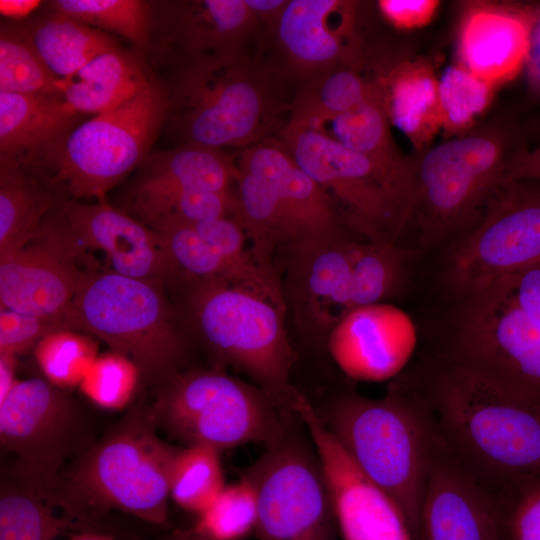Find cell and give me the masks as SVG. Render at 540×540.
<instances>
[{"mask_svg": "<svg viewBox=\"0 0 540 540\" xmlns=\"http://www.w3.org/2000/svg\"><path fill=\"white\" fill-rule=\"evenodd\" d=\"M408 386L443 448L493 496L540 480L539 403L452 358Z\"/></svg>", "mask_w": 540, "mask_h": 540, "instance_id": "6da1fadb", "label": "cell"}, {"mask_svg": "<svg viewBox=\"0 0 540 540\" xmlns=\"http://www.w3.org/2000/svg\"><path fill=\"white\" fill-rule=\"evenodd\" d=\"M179 449L159 436L149 407H136L62 472L57 506L78 526L112 509L164 524Z\"/></svg>", "mask_w": 540, "mask_h": 540, "instance_id": "7a4b0ae2", "label": "cell"}, {"mask_svg": "<svg viewBox=\"0 0 540 540\" xmlns=\"http://www.w3.org/2000/svg\"><path fill=\"white\" fill-rule=\"evenodd\" d=\"M321 418L359 468L396 502L415 540L434 433L409 386H397L380 399L343 395Z\"/></svg>", "mask_w": 540, "mask_h": 540, "instance_id": "3957f363", "label": "cell"}, {"mask_svg": "<svg viewBox=\"0 0 540 540\" xmlns=\"http://www.w3.org/2000/svg\"><path fill=\"white\" fill-rule=\"evenodd\" d=\"M166 123L181 145L248 147L272 128L280 101L243 50L188 57L171 92Z\"/></svg>", "mask_w": 540, "mask_h": 540, "instance_id": "277c9868", "label": "cell"}, {"mask_svg": "<svg viewBox=\"0 0 540 540\" xmlns=\"http://www.w3.org/2000/svg\"><path fill=\"white\" fill-rule=\"evenodd\" d=\"M192 282L191 322L217 367L243 372L294 413L302 394L290 383L296 355L285 327L284 302L243 284Z\"/></svg>", "mask_w": 540, "mask_h": 540, "instance_id": "5b68a950", "label": "cell"}, {"mask_svg": "<svg viewBox=\"0 0 540 540\" xmlns=\"http://www.w3.org/2000/svg\"><path fill=\"white\" fill-rule=\"evenodd\" d=\"M149 407L158 430L188 446L219 452L278 442L298 418L255 384L219 367L179 371L155 388Z\"/></svg>", "mask_w": 540, "mask_h": 540, "instance_id": "8992f818", "label": "cell"}, {"mask_svg": "<svg viewBox=\"0 0 540 540\" xmlns=\"http://www.w3.org/2000/svg\"><path fill=\"white\" fill-rule=\"evenodd\" d=\"M520 146L506 128L490 124L408 157V225L431 241L473 227L494 190L509 178Z\"/></svg>", "mask_w": 540, "mask_h": 540, "instance_id": "52a82bcc", "label": "cell"}, {"mask_svg": "<svg viewBox=\"0 0 540 540\" xmlns=\"http://www.w3.org/2000/svg\"><path fill=\"white\" fill-rule=\"evenodd\" d=\"M161 285L114 271L85 273L69 316L70 329L102 339L155 388L181 371L186 353Z\"/></svg>", "mask_w": 540, "mask_h": 540, "instance_id": "ba28073f", "label": "cell"}, {"mask_svg": "<svg viewBox=\"0 0 540 540\" xmlns=\"http://www.w3.org/2000/svg\"><path fill=\"white\" fill-rule=\"evenodd\" d=\"M168 108L167 91L149 80L123 105L79 124L46 162L55 183L75 198L105 200L146 159Z\"/></svg>", "mask_w": 540, "mask_h": 540, "instance_id": "9c48e42d", "label": "cell"}, {"mask_svg": "<svg viewBox=\"0 0 540 540\" xmlns=\"http://www.w3.org/2000/svg\"><path fill=\"white\" fill-rule=\"evenodd\" d=\"M280 136L296 163L342 205L355 229L369 241L396 245L408 224L410 181L393 177L321 131L286 124Z\"/></svg>", "mask_w": 540, "mask_h": 540, "instance_id": "30bf717a", "label": "cell"}, {"mask_svg": "<svg viewBox=\"0 0 540 540\" xmlns=\"http://www.w3.org/2000/svg\"><path fill=\"white\" fill-rule=\"evenodd\" d=\"M540 262V181L508 178L450 251L447 280L466 297Z\"/></svg>", "mask_w": 540, "mask_h": 540, "instance_id": "8fae6325", "label": "cell"}, {"mask_svg": "<svg viewBox=\"0 0 540 540\" xmlns=\"http://www.w3.org/2000/svg\"><path fill=\"white\" fill-rule=\"evenodd\" d=\"M295 431L292 425L242 476L257 496V537L333 540L336 523L318 456Z\"/></svg>", "mask_w": 540, "mask_h": 540, "instance_id": "7c38bea8", "label": "cell"}, {"mask_svg": "<svg viewBox=\"0 0 540 540\" xmlns=\"http://www.w3.org/2000/svg\"><path fill=\"white\" fill-rule=\"evenodd\" d=\"M0 443L15 455L12 463L55 500L65 461L93 444L73 397L38 377L17 381L0 402Z\"/></svg>", "mask_w": 540, "mask_h": 540, "instance_id": "4fadbf2b", "label": "cell"}, {"mask_svg": "<svg viewBox=\"0 0 540 540\" xmlns=\"http://www.w3.org/2000/svg\"><path fill=\"white\" fill-rule=\"evenodd\" d=\"M84 251L62 211L45 219L29 243L0 258L1 308L62 320L70 329L73 300L85 275L76 261Z\"/></svg>", "mask_w": 540, "mask_h": 540, "instance_id": "5bb4252c", "label": "cell"}, {"mask_svg": "<svg viewBox=\"0 0 540 540\" xmlns=\"http://www.w3.org/2000/svg\"><path fill=\"white\" fill-rule=\"evenodd\" d=\"M295 412L319 459L341 540H413L396 502L354 462L303 395Z\"/></svg>", "mask_w": 540, "mask_h": 540, "instance_id": "9a60e30c", "label": "cell"}, {"mask_svg": "<svg viewBox=\"0 0 540 540\" xmlns=\"http://www.w3.org/2000/svg\"><path fill=\"white\" fill-rule=\"evenodd\" d=\"M416 346L413 321L388 302L349 311L327 335L333 361L348 378L360 382L394 378L407 366Z\"/></svg>", "mask_w": 540, "mask_h": 540, "instance_id": "2e32d148", "label": "cell"}, {"mask_svg": "<svg viewBox=\"0 0 540 540\" xmlns=\"http://www.w3.org/2000/svg\"><path fill=\"white\" fill-rule=\"evenodd\" d=\"M415 540H500L495 497L435 435Z\"/></svg>", "mask_w": 540, "mask_h": 540, "instance_id": "e0dca14e", "label": "cell"}, {"mask_svg": "<svg viewBox=\"0 0 540 540\" xmlns=\"http://www.w3.org/2000/svg\"><path fill=\"white\" fill-rule=\"evenodd\" d=\"M62 213L81 246L103 251L115 273L162 284L179 276L158 235L105 200L72 202Z\"/></svg>", "mask_w": 540, "mask_h": 540, "instance_id": "ac0fdd59", "label": "cell"}, {"mask_svg": "<svg viewBox=\"0 0 540 540\" xmlns=\"http://www.w3.org/2000/svg\"><path fill=\"white\" fill-rule=\"evenodd\" d=\"M535 4H473L458 37L459 64L497 86L525 68Z\"/></svg>", "mask_w": 540, "mask_h": 540, "instance_id": "d6986e66", "label": "cell"}, {"mask_svg": "<svg viewBox=\"0 0 540 540\" xmlns=\"http://www.w3.org/2000/svg\"><path fill=\"white\" fill-rule=\"evenodd\" d=\"M354 8L340 0L288 1L275 26L290 65L308 74L345 64L355 51Z\"/></svg>", "mask_w": 540, "mask_h": 540, "instance_id": "ffe728a7", "label": "cell"}, {"mask_svg": "<svg viewBox=\"0 0 540 540\" xmlns=\"http://www.w3.org/2000/svg\"><path fill=\"white\" fill-rule=\"evenodd\" d=\"M359 242L338 235L291 245L292 278L301 316L326 335L351 308Z\"/></svg>", "mask_w": 540, "mask_h": 540, "instance_id": "44dd1931", "label": "cell"}, {"mask_svg": "<svg viewBox=\"0 0 540 540\" xmlns=\"http://www.w3.org/2000/svg\"><path fill=\"white\" fill-rule=\"evenodd\" d=\"M81 115L62 97L0 91V163L46 164Z\"/></svg>", "mask_w": 540, "mask_h": 540, "instance_id": "7402d4cb", "label": "cell"}, {"mask_svg": "<svg viewBox=\"0 0 540 540\" xmlns=\"http://www.w3.org/2000/svg\"><path fill=\"white\" fill-rule=\"evenodd\" d=\"M237 168L269 184L311 239L338 235L332 200L296 163L280 141L262 140L245 147Z\"/></svg>", "mask_w": 540, "mask_h": 540, "instance_id": "603a6c76", "label": "cell"}, {"mask_svg": "<svg viewBox=\"0 0 540 540\" xmlns=\"http://www.w3.org/2000/svg\"><path fill=\"white\" fill-rule=\"evenodd\" d=\"M390 124L411 141L417 152L430 147L442 130L439 79L423 59H405L375 81Z\"/></svg>", "mask_w": 540, "mask_h": 540, "instance_id": "cb8c5ba5", "label": "cell"}, {"mask_svg": "<svg viewBox=\"0 0 540 540\" xmlns=\"http://www.w3.org/2000/svg\"><path fill=\"white\" fill-rule=\"evenodd\" d=\"M148 81L139 61L115 48L60 79L58 88L77 112L101 114L129 101Z\"/></svg>", "mask_w": 540, "mask_h": 540, "instance_id": "d4e9b609", "label": "cell"}, {"mask_svg": "<svg viewBox=\"0 0 540 540\" xmlns=\"http://www.w3.org/2000/svg\"><path fill=\"white\" fill-rule=\"evenodd\" d=\"M143 162L135 193L228 191L238 175L237 165L222 150L197 145H180L146 157Z\"/></svg>", "mask_w": 540, "mask_h": 540, "instance_id": "484cf974", "label": "cell"}, {"mask_svg": "<svg viewBox=\"0 0 540 540\" xmlns=\"http://www.w3.org/2000/svg\"><path fill=\"white\" fill-rule=\"evenodd\" d=\"M57 509L55 498L13 463L2 468L0 540H55L79 527Z\"/></svg>", "mask_w": 540, "mask_h": 540, "instance_id": "4316f807", "label": "cell"}, {"mask_svg": "<svg viewBox=\"0 0 540 540\" xmlns=\"http://www.w3.org/2000/svg\"><path fill=\"white\" fill-rule=\"evenodd\" d=\"M180 7L175 30L187 57L243 50L255 20L245 0L191 1Z\"/></svg>", "mask_w": 540, "mask_h": 540, "instance_id": "83f0119b", "label": "cell"}, {"mask_svg": "<svg viewBox=\"0 0 540 540\" xmlns=\"http://www.w3.org/2000/svg\"><path fill=\"white\" fill-rule=\"evenodd\" d=\"M22 30L59 79L71 76L98 55L118 48L104 31L55 12Z\"/></svg>", "mask_w": 540, "mask_h": 540, "instance_id": "f1b7e54d", "label": "cell"}, {"mask_svg": "<svg viewBox=\"0 0 540 540\" xmlns=\"http://www.w3.org/2000/svg\"><path fill=\"white\" fill-rule=\"evenodd\" d=\"M325 123H330L331 131L326 135L369 158L393 177L410 181L408 157L401 155L391 137L390 122L376 82L363 102Z\"/></svg>", "mask_w": 540, "mask_h": 540, "instance_id": "f546056e", "label": "cell"}, {"mask_svg": "<svg viewBox=\"0 0 540 540\" xmlns=\"http://www.w3.org/2000/svg\"><path fill=\"white\" fill-rule=\"evenodd\" d=\"M52 207V197L28 169L0 163V258L29 243Z\"/></svg>", "mask_w": 540, "mask_h": 540, "instance_id": "4dcf8cb0", "label": "cell"}, {"mask_svg": "<svg viewBox=\"0 0 540 540\" xmlns=\"http://www.w3.org/2000/svg\"><path fill=\"white\" fill-rule=\"evenodd\" d=\"M373 82L351 68H332L319 73L293 100L287 124L310 128L328 122L363 102Z\"/></svg>", "mask_w": 540, "mask_h": 540, "instance_id": "1f68e13d", "label": "cell"}, {"mask_svg": "<svg viewBox=\"0 0 540 540\" xmlns=\"http://www.w3.org/2000/svg\"><path fill=\"white\" fill-rule=\"evenodd\" d=\"M147 226L158 235L180 276L192 281L221 280L247 286L240 274L198 234L192 224L165 218Z\"/></svg>", "mask_w": 540, "mask_h": 540, "instance_id": "d6a6232c", "label": "cell"}, {"mask_svg": "<svg viewBox=\"0 0 540 540\" xmlns=\"http://www.w3.org/2000/svg\"><path fill=\"white\" fill-rule=\"evenodd\" d=\"M220 452L205 446L180 448L170 475V498L182 509L201 514L225 487Z\"/></svg>", "mask_w": 540, "mask_h": 540, "instance_id": "836d02e7", "label": "cell"}, {"mask_svg": "<svg viewBox=\"0 0 540 540\" xmlns=\"http://www.w3.org/2000/svg\"><path fill=\"white\" fill-rule=\"evenodd\" d=\"M59 80L22 29L1 28L0 91L62 97Z\"/></svg>", "mask_w": 540, "mask_h": 540, "instance_id": "e575fe53", "label": "cell"}, {"mask_svg": "<svg viewBox=\"0 0 540 540\" xmlns=\"http://www.w3.org/2000/svg\"><path fill=\"white\" fill-rule=\"evenodd\" d=\"M235 199L228 191L174 190L134 193L133 208L145 225L160 219L175 218L190 224L234 212Z\"/></svg>", "mask_w": 540, "mask_h": 540, "instance_id": "d590c367", "label": "cell"}, {"mask_svg": "<svg viewBox=\"0 0 540 540\" xmlns=\"http://www.w3.org/2000/svg\"><path fill=\"white\" fill-rule=\"evenodd\" d=\"M55 13L70 17L98 30L119 34L136 45L149 37V5L138 0H56Z\"/></svg>", "mask_w": 540, "mask_h": 540, "instance_id": "8d00e7d4", "label": "cell"}, {"mask_svg": "<svg viewBox=\"0 0 540 540\" xmlns=\"http://www.w3.org/2000/svg\"><path fill=\"white\" fill-rule=\"evenodd\" d=\"M407 252L397 245L360 243L353 270L352 310L385 302L398 289Z\"/></svg>", "mask_w": 540, "mask_h": 540, "instance_id": "74e56055", "label": "cell"}, {"mask_svg": "<svg viewBox=\"0 0 540 540\" xmlns=\"http://www.w3.org/2000/svg\"><path fill=\"white\" fill-rule=\"evenodd\" d=\"M495 86L476 77L459 63L439 80L442 130L448 137L464 135L492 100Z\"/></svg>", "mask_w": 540, "mask_h": 540, "instance_id": "f35d334b", "label": "cell"}, {"mask_svg": "<svg viewBox=\"0 0 540 540\" xmlns=\"http://www.w3.org/2000/svg\"><path fill=\"white\" fill-rule=\"evenodd\" d=\"M257 496L244 477L222 489L214 501L198 515L193 530L209 540H240L256 529Z\"/></svg>", "mask_w": 540, "mask_h": 540, "instance_id": "ab89813d", "label": "cell"}, {"mask_svg": "<svg viewBox=\"0 0 540 540\" xmlns=\"http://www.w3.org/2000/svg\"><path fill=\"white\" fill-rule=\"evenodd\" d=\"M56 332L41 340L35 350L36 359L47 380L66 388L77 384L93 364L94 349L85 340Z\"/></svg>", "mask_w": 540, "mask_h": 540, "instance_id": "60d3db41", "label": "cell"}, {"mask_svg": "<svg viewBox=\"0 0 540 540\" xmlns=\"http://www.w3.org/2000/svg\"><path fill=\"white\" fill-rule=\"evenodd\" d=\"M494 497L500 540H540V480L514 484Z\"/></svg>", "mask_w": 540, "mask_h": 540, "instance_id": "b9f144b4", "label": "cell"}, {"mask_svg": "<svg viewBox=\"0 0 540 540\" xmlns=\"http://www.w3.org/2000/svg\"><path fill=\"white\" fill-rule=\"evenodd\" d=\"M139 377L131 361L112 353L93 362L82 380V390L98 406L119 410L129 403Z\"/></svg>", "mask_w": 540, "mask_h": 540, "instance_id": "7bdbcfd3", "label": "cell"}, {"mask_svg": "<svg viewBox=\"0 0 540 540\" xmlns=\"http://www.w3.org/2000/svg\"><path fill=\"white\" fill-rule=\"evenodd\" d=\"M474 294L512 312L540 333V262L505 276Z\"/></svg>", "mask_w": 540, "mask_h": 540, "instance_id": "ee69618b", "label": "cell"}, {"mask_svg": "<svg viewBox=\"0 0 540 540\" xmlns=\"http://www.w3.org/2000/svg\"><path fill=\"white\" fill-rule=\"evenodd\" d=\"M68 329L58 319L43 318L10 309L0 311V354L16 356L50 334Z\"/></svg>", "mask_w": 540, "mask_h": 540, "instance_id": "f6af8a7d", "label": "cell"}, {"mask_svg": "<svg viewBox=\"0 0 540 540\" xmlns=\"http://www.w3.org/2000/svg\"><path fill=\"white\" fill-rule=\"evenodd\" d=\"M439 6L437 0H382L383 16L400 29H414L428 24Z\"/></svg>", "mask_w": 540, "mask_h": 540, "instance_id": "bcb514c9", "label": "cell"}, {"mask_svg": "<svg viewBox=\"0 0 540 540\" xmlns=\"http://www.w3.org/2000/svg\"><path fill=\"white\" fill-rule=\"evenodd\" d=\"M525 69L530 88L540 95V4H535Z\"/></svg>", "mask_w": 540, "mask_h": 540, "instance_id": "7dc6e473", "label": "cell"}, {"mask_svg": "<svg viewBox=\"0 0 540 540\" xmlns=\"http://www.w3.org/2000/svg\"><path fill=\"white\" fill-rule=\"evenodd\" d=\"M509 178L540 181V145L517 150L510 165Z\"/></svg>", "mask_w": 540, "mask_h": 540, "instance_id": "c3c4849f", "label": "cell"}, {"mask_svg": "<svg viewBox=\"0 0 540 540\" xmlns=\"http://www.w3.org/2000/svg\"><path fill=\"white\" fill-rule=\"evenodd\" d=\"M245 2L255 19L267 20L275 26L288 0H245Z\"/></svg>", "mask_w": 540, "mask_h": 540, "instance_id": "681fc988", "label": "cell"}, {"mask_svg": "<svg viewBox=\"0 0 540 540\" xmlns=\"http://www.w3.org/2000/svg\"><path fill=\"white\" fill-rule=\"evenodd\" d=\"M16 356L0 354V402L10 393L15 379Z\"/></svg>", "mask_w": 540, "mask_h": 540, "instance_id": "f907efd6", "label": "cell"}, {"mask_svg": "<svg viewBox=\"0 0 540 540\" xmlns=\"http://www.w3.org/2000/svg\"><path fill=\"white\" fill-rule=\"evenodd\" d=\"M41 3L37 0H0V11L6 17L19 19L33 12Z\"/></svg>", "mask_w": 540, "mask_h": 540, "instance_id": "816d5d0a", "label": "cell"}, {"mask_svg": "<svg viewBox=\"0 0 540 540\" xmlns=\"http://www.w3.org/2000/svg\"><path fill=\"white\" fill-rule=\"evenodd\" d=\"M68 540H114V539L111 536L106 535V534L84 531V532L73 535Z\"/></svg>", "mask_w": 540, "mask_h": 540, "instance_id": "f5cc1de1", "label": "cell"}, {"mask_svg": "<svg viewBox=\"0 0 540 540\" xmlns=\"http://www.w3.org/2000/svg\"><path fill=\"white\" fill-rule=\"evenodd\" d=\"M163 540H209V539L201 536L200 534L196 533L192 529L190 531L176 532Z\"/></svg>", "mask_w": 540, "mask_h": 540, "instance_id": "db71d44e", "label": "cell"}]
</instances>
